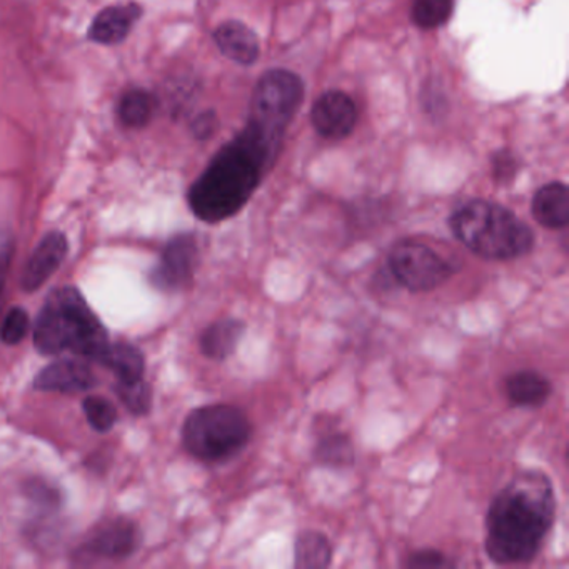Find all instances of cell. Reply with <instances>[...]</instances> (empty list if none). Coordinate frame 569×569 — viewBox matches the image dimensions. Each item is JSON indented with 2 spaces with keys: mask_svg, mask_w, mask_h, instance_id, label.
<instances>
[{
  "mask_svg": "<svg viewBox=\"0 0 569 569\" xmlns=\"http://www.w3.org/2000/svg\"><path fill=\"white\" fill-rule=\"evenodd\" d=\"M454 238L484 261L508 263L533 251V229L508 207L475 199L454 211L450 217Z\"/></svg>",
  "mask_w": 569,
  "mask_h": 569,
  "instance_id": "3957f363",
  "label": "cell"
},
{
  "mask_svg": "<svg viewBox=\"0 0 569 569\" xmlns=\"http://www.w3.org/2000/svg\"><path fill=\"white\" fill-rule=\"evenodd\" d=\"M65 254H67V241L64 235L51 232L46 236L27 263L22 276V288L29 292L39 289L59 269Z\"/></svg>",
  "mask_w": 569,
  "mask_h": 569,
  "instance_id": "8fae6325",
  "label": "cell"
},
{
  "mask_svg": "<svg viewBox=\"0 0 569 569\" xmlns=\"http://www.w3.org/2000/svg\"><path fill=\"white\" fill-rule=\"evenodd\" d=\"M388 267L394 281L412 292L434 291L454 275L450 261L415 239H403L393 245Z\"/></svg>",
  "mask_w": 569,
  "mask_h": 569,
  "instance_id": "52a82bcc",
  "label": "cell"
},
{
  "mask_svg": "<svg viewBox=\"0 0 569 569\" xmlns=\"http://www.w3.org/2000/svg\"><path fill=\"white\" fill-rule=\"evenodd\" d=\"M154 108V99L146 90H130L121 101V119L130 127L144 126L151 119Z\"/></svg>",
  "mask_w": 569,
  "mask_h": 569,
  "instance_id": "7402d4cb",
  "label": "cell"
},
{
  "mask_svg": "<svg viewBox=\"0 0 569 569\" xmlns=\"http://www.w3.org/2000/svg\"><path fill=\"white\" fill-rule=\"evenodd\" d=\"M138 5L109 8L96 17L90 26L89 37L99 43H117L126 39L136 18L139 17Z\"/></svg>",
  "mask_w": 569,
  "mask_h": 569,
  "instance_id": "ac0fdd59",
  "label": "cell"
},
{
  "mask_svg": "<svg viewBox=\"0 0 569 569\" xmlns=\"http://www.w3.org/2000/svg\"><path fill=\"white\" fill-rule=\"evenodd\" d=\"M356 104L341 90H329L314 102L311 121L314 129L329 139H343L356 126Z\"/></svg>",
  "mask_w": 569,
  "mask_h": 569,
  "instance_id": "30bf717a",
  "label": "cell"
},
{
  "mask_svg": "<svg viewBox=\"0 0 569 569\" xmlns=\"http://www.w3.org/2000/svg\"><path fill=\"white\" fill-rule=\"evenodd\" d=\"M505 393L513 406L538 409L548 403L553 384L546 376L534 369H521L505 379Z\"/></svg>",
  "mask_w": 569,
  "mask_h": 569,
  "instance_id": "4fadbf2b",
  "label": "cell"
},
{
  "mask_svg": "<svg viewBox=\"0 0 569 569\" xmlns=\"http://www.w3.org/2000/svg\"><path fill=\"white\" fill-rule=\"evenodd\" d=\"M334 549L321 531H301L294 541V568L326 569L332 565Z\"/></svg>",
  "mask_w": 569,
  "mask_h": 569,
  "instance_id": "d6986e66",
  "label": "cell"
},
{
  "mask_svg": "<svg viewBox=\"0 0 569 569\" xmlns=\"http://www.w3.org/2000/svg\"><path fill=\"white\" fill-rule=\"evenodd\" d=\"M313 459L316 465L329 469H347L356 461V450L350 434L343 431H329L319 434L313 447Z\"/></svg>",
  "mask_w": 569,
  "mask_h": 569,
  "instance_id": "e0dca14e",
  "label": "cell"
},
{
  "mask_svg": "<svg viewBox=\"0 0 569 569\" xmlns=\"http://www.w3.org/2000/svg\"><path fill=\"white\" fill-rule=\"evenodd\" d=\"M199 263V248L192 235H180L170 239L163 256L152 270V282L166 291L186 288L192 281Z\"/></svg>",
  "mask_w": 569,
  "mask_h": 569,
  "instance_id": "ba28073f",
  "label": "cell"
},
{
  "mask_svg": "<svg viewBox=\"0 0 569 569\" xmlns=\"http://www.w3.org/2000/svg\"><path fill=\"white\" fill-rule=\"evenodd\" d=\"M303 80L284 69L267 71L254 90L249 123L282 142L292 117L303 102Z\"/></svg>",
  "mask_w": 569,
  "mask_h": 569,
  "instance_id": "8992f818",
  "label": "cell"
},
{
  "mask_svg": "<svg viewBox=\"0 0 569 569\" xmlns=\"http://www.w3.org/2000/svg\"><path fill=\"white\" fill-rule=\"evenodd\" d=\"M217 121L213 112H206L202 116L198 117V121L194 123V134L199 139L211 138V134L216 129Z\"/></svg>",
  "mask_w": 569,
  "mask_h": 569,
  "instance_id": "4316f807",
  "label": "cell"
},
{
  "mask_svg": "<svg viewBox=\"0 0 569 569\" xmlns=\"http://www.w3.org/2000/svg\"><path fill=\"white\" fill-rule=\"evenodd\" d=\"M138 530L126 519L105 522L92 531L80 546V558L121 559L132 555L138 548Z\"/></svg>",
  "mask_w": 569,
  "mask_h": 569,
  "instance_id": "9c48e42d",
  "label": "cell"
},
{
  "mask_svg": "<svg viewBox=\"0 0 569 569\" xmlns=\"http://www.w3.org/2000/svg\"><path fill=\"white\" fill-rule=\"evenodd\" d=\"M556 494L548 475L527 469L491 501L486 513L484 552L497 566L533 561L552 533Z\"/></svg>",
  "mask_w": 569,
  "mask_h": 569,
  "instance_id": "6da1fadb",
  "label": "cell"
},
{
  "mask_svg": "<svg viewBox=\"0 0 569 569\" xmlns=\"http://www.w3.org/2000/svg\"><path fill=\"white\" fill-rule=\"evenodd\" d=\"M84 413H86L90 426L101 432L112 429L117 419L116 407L112 406L104 397L99 396H90L84 400Z\"/></svg>",
  "mask_w": 569,
  "mask_h": 569,
  "instance_id": "603a6c76",
  "label": "cell"
},
{
  "mask_svg": "<svg viewBox=\"0 0 569 569\" xmlns=\"http://www.w3.org/2000/svg\"><path fill=\"white\" fill-rule=\"evenodd\" d=\"M214 40L219 51L238 64L251 65L260 58V39L256 33L242 22H224L214 33Z\"/></svg>",
  "mask_w": 569,
  "mask_h": 569,
  "instance_id": "5bb4252c",
  "label": "cell"
},
{
  "mask_svg": "<svg viewBox=\"0 0 569 569\" xmlns=\"http://www.w3.org/2000/svg\"><path fill=\"white\" fill-rule=\"evenodd\" d=\"M34 344L43 354L71 351L99 361L109 341L83 295L74 288H62L52 292L43 304L34 329Z\"/></svg>",
  "mask_w": 569,
  "mask_h": 569,
  "instance_id": "277c9868",
  "label": "cell"
},
{
  "mask_svg": "<svg viewBox=\"0 0 569 569\" xmlns=\"http://www.w3.org/2000/svg\"><path fill=\"white\" fill-rule=\"evenodd\" d=\"M99 363L112 369L121 384L141 381L142 375H144L142 354L129 344H116V346L109 344L99 357Z\"/></svg>",
  "mask_w": 569,
  "mask_h": 569,
  "instance_id": "ffe728a7",
  "label": "cell"
},
{
  "mask_svg": "<svg viewBox=\"0 0 569 569\" xmlns=\"http://www.w3.org/2000/svg\"><path fill=\"white\" fill-rule=\"evenodd\" d=\"M403 568L412 569H441V568H456V562L447 558L444 553L438 549L425 548L407 555L403 561Z\"/></svg>",
  "mask_w": 569,
  "mask_h": 569,
  "instance_id": "484cf974",
  "label": "cell"
},
{
  "mask_svg": "<svg viewBox=\"0 0 569 569\" xmlns=\"http://www.w3.org/2000/svg\"><path fill=\"white\" fill-rule=\"evenodd\" d=\"M281 141L256 124H245L189 191V206L204 223L216 224L236 216L253 198L267 167L275 163Z\"/></svg>",
  "mask_w": 569,
  "mask_h": 569,
  "instance_id": "7a4b0ae2",
  "label": "cell"
},
{
  "mask_svg": "<svg viewBox=\"0 0 569 569\" xmlns=\"http://www.w3.org/2000/svg\"><path fill=\"white\" fill-rule=\"evenodd\" d=\"M245 323L236 317H224L207 326L201 336V351L213 361H226L238 350L245 334Z\"/></svg>",
  "mask_w": 569,
  "mask_h": 569,
  "instance_id": "2e32d148",
  "label": "cell"
},
{
  "mask_svg": "<svg viewBox=\"0 0 569 569\" xmlns=\"http://www.w3.org/2000/svg\"><path fill=\"white\" fill-rule=\"evenodd\" d=\"M453 11L454 0H415L412 15L416 26L429 30L446 24Z\"/></svg>",
  "mask_w": 569,
  "mask_h": 569,
  "instance_id": "44dd1931",
  "label": "cell"
},
{
  "mask_svg": "<svg viewBox=\"0 0 569 569\" xmlns=\"http://www.w3.org/2000/svg\"><path fill=\"white\" fill-rule=\"evenodd\" d=\"M29 331V316L21 307H14L9 311L0 329V338L5 344H18L22 339L26 338Z\"/></svg>",
  "mask_w": 569,
  "mask_h": 569,
  "instance_id": "cb8c5ba5",
  "label": "cell"
},
{
  "mask_svg": "<svg viewBox=\"0 0 569 569\" xmlns=\"http://www.w3.org/2000/svg\"><path fill=\"white\" fill-rule=\"evenodd\" d=\"M96 378L89 366L80 361L62 359L51 364L36 378L37 390L55 393H83L94 385Z\"/></svg>",
  "mask_w": 569,
  "mask_h": 569,
  "instance_id": "7c38bea8",
  "label": "cell"
},
{
  "mask_svg": "<svg viewBox=\"0 0 569 569\" xmlns=\"http://www.w3.org/2000/svg\"><path fill=\"white\" fill-rule=\"evenodd\" d=\"M515 157L508 152H501L500 159L494 161V173L500 179L506 180L515 173Z\"/></svg>",
  "mask_w": 569,
  "mask_h": 569,
  "instance_id": "83f0119b",
  "label": "cell"
},
{
  "mask_svg": "<svg viewBox=\"0 0 569 569\" xmlns=\"http://www.w3.org/2000/svg\"><path fill=\"white\" fill-rule=\"evenodd\" d=\"M117 393H119L121 400L124 401L130 412L136 415H142L148 412L149 404H151V394H149L148 384L144 381L130 382V384L117 385Z\"/></svg>",
  "mask_w": 569,
  "mask_h": 569,
  "instance_id": "d4e9b609",
  "label": "cell"
},
{
  "mask_svg": "<svg viewBox=\"0 0 569 569\" xmlns=\"http://www.w3.org/2000/svg\"><path fill=\"white\" fill-rule=\"evenodd\" d=\"M534 219L548 229H565L569 223V189L562 182H549L538 189L531 204Z\"/></svg>",
  "mask_w": 569,
  "mask_h": 569,
  "instance_id": "9a60e30c",
  "label": "cell"
},
{
  "mask_svg": "<svg viewBox=\"0 0 569 569\" xmlns=\"http://www.w3.org/2000/svg\"><path fill=\"white\" fill-rule=\"evenodd\" d=\"M253 438V425L241 407L211 404L194 409L182 428V443L202 463L235 458Z\"/></svg>",
  "mask_w": 569,
  "mask_h": 569,
  "instance_id": "5b68a950",
  "label": "cell"
}]
</instances>
